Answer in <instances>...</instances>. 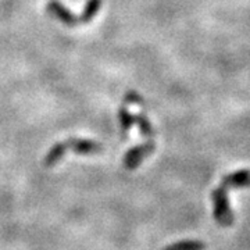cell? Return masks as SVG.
<instances>
[{
  "label": "cell",
  "mask_w": 250,
  "mask_h": 250,
  "mask_svg": "<svg viewBox=\"0 0 250 250\" xmlns=\"http://www.w3.org/2000/svg\"><path fill=\"white\" fill-rule=\"evenodd\" d=\"M211 202H213V215L214 220L221 227H231L233 224L232 208L229 205V197H228V192L227 188L221 187L215 188L211 192Z\"/></svg>",
  "instance_id": "1"
},
{
  "label": "cell",
  "mask_w": 250,
  "mask_h": 250,
  "mask_svg": "<svg viewBox=\"0 0 250 250\" xmlns=\"http://www.w3.org/2000/svg\"><path fill=\"white\" fill-rule=\"evenodd\" d=\"M154 150H156V143L152 139L142 143V145H138V146H135L131 150H128V152L125 153L123 164H124V167L126 170H135Z\"/></svg>",
  "instance_id": "2"
},
{
  "label": "cell",
  "mask_w": 250,
  "mask_h": 250,
  "mask_svg": "<svg viewBox=\"0 0 250 250\" xmlns=\"http://www.w3.org/2000/svg\"><path fill=\"white\" fill-rule=\"evenodd\" d=\"M47 11L67 27H75L77 24H80V20L75 17L64 4H62L59 0H50L47 3Z\"/></svg>",
  "instance_id": "3"
},
{
  "label": "cell",
  "mask_w": 250,
  "mask_h": 250,
  "mask_svg": "<svg viewBox=\"0 0 250 250\" xmlns=\"http://www.w3.org/2000/svg\"><path fill=\"white\" fill-rule=\"evenodd\" d=\"M68 149L78 154H93L103 150V146L98 142H93L89 139H70L67 141Z\"/></svg>",
  "instance_id": "4"
},
{
  "label": "cell",
  "mask_w": 250,
  "mask_h": 250,
  "mask_svg": "<svg viewBox=\"0 0 250 250\" xmlns=\"http://www.w3.org/2000/svg\"><path fill=\"white\" fill-rule=\"evenodd\" d=\"M223 187L225 188H246L250 187V170H239L225 175L223 178Z\"/></svg>",
  "instance_id": "5"
},
{
  "label": "cell",
  "mask_w": 250,
  "mask_h": 250,
  "mask_svg": "<svg viewBox=\"0 0 250 250\" xmlns=\"http://www.w3.org/2000/svg\"><path fill=\"white\" fill-rule=\"evenodd\" d=\"M68 149L67 142H57L53 147L47 152L45 157V166L46 167H52L59 160H62V156L65 154V150Z\"/></svg>",
  "instance_id": "6"
},
{
  "label": "cell",
  "mask_w": 250,
  "mask_h": 250,
  "mask_svg": "<svg viewBox=\"0 0 250 250\" xmlns=\"http://www.w3.org/2000/svg\"><path fill=\"white\" fill-rule=\"evenodd\" d=\"M100 7H102V0H88L85 7H83L82 14H81L80 24H88V22H90L93 18L98 16Z\"/></svg>",
  "instance_id": "7"
},
{
  "label": "cell",
  "mask_w": 250,
  "mask_h": 250,
  "mask_svg": "<svg viewBox=\"0 0 250 250\" xmlns=\"http://www.w3.org/2000/svg\"><path fill=\"white\" fill-rule=\"evenodd\" d=\"M206 243L202 241H181L168 245L163 250H205Z\"/></svg>",
  "instance_id": "8"
},
{
  "label": "cell",
  "mask_w": 250,
  "mask_h": 250,
  "mask_svg": "<svg viewBox=\"0 0 250 250\" xmlns=\"http://www.w3.org/2000/svg\"><path fill=\"white\" fill-rule=\"evenodd\" d=\"M134 121L138 125L141 134L145 136V138H152L154 135V129H153L152 123L143 116V114H138V116H134Z\"/></svg>",
  "instance_id": "9"
},
{
  "label": "cell",
  "mask_w": 250,
  "mask_h": 250,
  "mask_svg": "<svg viewBox=\"0 0 250 250\" xmlns=\"http://www.w3.org/2000/svg\"><path fill=\"white\" fill-rule=\"evenodd\" d=\"M118 120H120V125H121V131L123 132H128L132 125H134V116L129 113V110L126 107H120L118 110Z\"/></svg>",
  "instance_id": "10"
},
{
  "label": "cell",
  "mask_w": 250,
  "mask_h": 250,
  "mask_svg": "<svg viewBox=\"0 0 250 250\" xmlns=\"http://www.w3.org/2000/svg\"><path fill=\"white\" fill-rule=\"evenodd\" d=\"M125 102L126 103H131V104H136V106H142L143 104L142 96H139L136 92H128L125 95Z\"/></svg>",
  "instance_id": "11"
}]
</instances>
